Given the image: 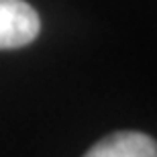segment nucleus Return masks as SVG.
Segmentation results:
<instances>
[{"instance_id":"f257e3e1","label":"nucleus","mask_w":157,"mask_h":157,"mask_svg":"<svg viewBox=\"0 0 157 157\" xmlns=\"http://www.w3.org/2000/svg\"><path fill=\"white\" fill-rule=\"evenodd\" d=\"M39 14L25 0H0V49H18L39 37Z\"/></svg>"},{"instance_id":"f03ea898","label":"nucleus","mask_w":157,"mask_h":157,"mask_svg":"<svg viewBox=\"0 0 157 157\" xmlns=\"http://www.w3.org/2000/svg\"><path fill=\"white\" fill-rule=\"evenodd\" d=\"M84 157H157V145L145 133L118 131L98 141Z\"/></svg>"}]
</instances>
